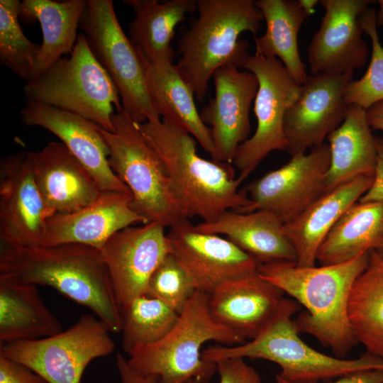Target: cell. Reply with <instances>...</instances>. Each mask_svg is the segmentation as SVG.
I'll return each instance as SVG.
<instances>
[{
  "label": "cell",
  "instance_id": "6da1fadb",
  "mask_svg": "<svg viewBox=\"0 0 383 383\" xmlns=\"http://www.w3.org/2000/svg\"><path fill=\"white\" fill-rule=\"evenodd\" d=\"M0 274L51 287L89 308L111 333H120L121 311L101 250L81 244L22 246L1 241Z\"/></svg>",
  "mask_w": 383,
  "mask_h": 383
},
{
  "label": "cell",
  "instance_id": "7a4b0ae2",
  "mask_svg": "<svg viewBox=\"0 0 383 383\" xmlns=\"http://www.w3.org/2000/svg\"><path fill=\"white\" fill-rule=\"evenodd\" d=\"M142 135L160 158L170 190L187 219L214 220L228 210L244 213L250 205L243 182L231 164L209 160L197 154L195 138L184 128L162 118L137 123Z\"/></svg>",
  "mask_w": 383,
  "mask_h": 383
},
{
  "label": "cell",
  "instance_id": "3957f363",
  "mask_svg": "<svg viewBox=\"0 0 383 383\" xmlns=\"http://www.w3.org/2000/svg\"><path fill=\"white\" fill-rule=\"evenodd\" d=\"M369 252L318 267H300L292 262L262 264L258 273L305 307L294 320L299 333L313 336L335 356L345 358L357 344L348 318V303Z\"/></svg>",
  "mask_w": 383,
  "mask_h": 383
},
{
  "label": "cell",
  "instance_id": "277c9868",
  "mask_svg": "<svg viewBox=\"0 0 383 383\" xmlns=\"http://www.w3.org/2000/svg\"><path fill=\"white\" fill-rule=\"evenodd\" d=\"M198 16L178 40L175 65L199 101H203L213 73L226 65L239 68L250 55L244 32L254 38L263 16L252 0H197Z\"/></svg>",
  "mask_w": 383,
  "mask_h": 383
},
{
  "label": "cell",
  "instance_id": "5b68a950",
  "mask_svg": "<svg viewBox=\"0 0 383 383\" xmlns=\"http://www.w3.org/2000/svg\"><path fill=\"white\" fill-rule=\"evenodd\" d=\"M299 304L289 299L275 318L255 338L235 345L205 349L202 358L209 362L232 358L263 359L278 365L282 378L291 383H318L357 372L382 370L383 359L369 353L355 359L323 354L305 343L299 335L292 316Z\"/></svg>",
  "mask_w": 383,
  "mask_h": 383
},
{
  "label": "cell",
  "instance_id": "8992f818",
  "mask_svg": "<svg viewBox=\"0 0 383 383\" xmlns=\"http://www.w3.org/2000/svg\"><path fill=\"white\" fill-rule=\"evenodd\" d=\"M211 340L226 345L245 342L213 320L209 311V295L196 290L168 334L156 343L129 354L128 363L138 374L154 377L156 383L210 379L216 372V364L203 360L201 348Z\"/></svg>",
  "mask_w": 383,
  "mask_h": 383
},
{
  "label": "cell",
  "instance_id": "52a82bcc",
  "mask_svg": "<svg viewBox=\"0 0 383 383\" xmlns=\"http://www.w3.org/2000/svg\"><path fill=\"white\" fill-rule=\"evenodd\" d=\"M28 101L80 116L113 132L112 116L122 111L118 91L90 50L84 33L77 35L69 57H61L44 73L26 83Z\"/></svg>",
  "mask_w": 383,
  "mask_h": 383
},
{
  "label": "cell",
  "instance_id": "ba28073f",
  "mask_svg": "<svg viewBox=\"0 0 383 383\" xmlns=\"http://www.w3.org/2000/svg\"><path fill=\"white\" fill-rule=\"evenodd\" d=\"M113 132L98 126L109 148V166L128 187L134 209L148 223L173 227L187 219L172 196L162 162L122 109L112 116Z\"/></svg>",
  "mask_w": 383,
  "mask_h": 383
},
{
  "label": "cell",
  "instance_id": "9c48e42d",
  "mask_svg": "<svg viewBox=\"0 0 383 383\" xmlns=\"http://www.w3.org/2000/svg\"><path fill=\"white\" fill-rule=\"evenodd\" d=\"M79 27L114 82L123 111L136 123L160 119L148 91L143 60L117 18L111 0H87Z\"/></svg>",
  "mask_w": 383,
  "mask_h": 383
},
{
  "label": "cell",
  "instance_id": "30bf717a",
  "mask_svg": "<svg viewBox=\"0 0 383 383\" xmlns=\"http://www.w3.org/2000/svg\"><path fill=\"white\" fill-rule=\"evenodd\" d=\"M110 333L95 315L85 314L56 335L0 345V355L26 365L48 383H80L93 360L113 352Z\"/></svg>",
  "mask_w": 383,
  "mask_h": 383
},
{
  "label": "cell",
  "instance_id": "8fae6325",
  "mask_svg": "<svg viewBox=\"0 0 383 383\" xmlns=\"http://www.w3.org/2000/svg\"><path fill=\"white\" fill-rule=\"evenodd\" d=\"M243 68L255 75L259 86L254 103L255 132L238 148L233 160L239 170L238 177L242 181L271 152L286 151L284 116L301 89L277 58H267L255 52L248 56Z\"/></svg>",
  "mask_w": 383,
  "mask_h": 383
},
{
  "label": "cell",
  "instance_id": "7c38bea8",
  "mask_svg": "<svg viewBox=\"0 0 383 383\" xmlns=\"http://www.w3.org/2000/svg\"><path fill=\"white\" fill-rule=\"evenodd\" d=\"M291 157L283 166L247 186L245 191L251 203L244 213L267 210L286 223L326 192L331 160L328 145L323 143L308 153Z\"/></svg>",
  "mask_w": 383,
  "mask_h": 383
},
{
  "label": "cell",
  "instance_id": "4fadbf2b",
  "mask_svg": "<svg viewBox=\"0 0 383 383\" xmlns=\"http://www.w3.org/2000/svg\"><path fill=\"white\" fill-rule=\"evenodd\" d=\"M353 77V72L308 76L284 116L286 151L291 156L321 145L341 125L350 106L344 100V91Z\"/></svg>",
  "mask_w": 383,
  "mask_h": 383
},
{
  "label": "cell",
  "instance_id": "5bb4252c",
  "mask_svg": "<svg viewBox=\"0 0 383 383\" xmlns=\"http://www.w3.org/2000/svg\"><path fill=\"white\" fill-rule=\"evenodd\" d=\"M170 253L208 295L221 284L258 270L259 263L226 238L198 231L189 219L170 228Z\"/></svg>",
  "mask_w": 383,
  "mask_h": 383
},
{
  "label": "cell",
  "instance_id": "9a60e30c",
  "mask_svg": "<svg viewBox=\"0 0 383 383\" xmlns=\"http://www.w3.org/2000/svg\"><path fill=\"white\" fill-rule=\"evenodd\" d=\"M165 228L156 222L129 226L113 235L101 249L121 311L148 293L152 273L170 252Z\"/></svg>",
  "mask_w": 383,
  "mask_h": 383
},
{
  "label": "cell",
  "instance_id": "2e32d148",
  "mask_svg": "<svg viewBox=\"0 0 383 383\" xmlns=\"http://www.w3.org/2000/svg\"><path fill=\"white\" fill-rule=\"evenodd\" d=\"M55 213L36 185L28 152L0 162L1 241L22 246L42 245L47 221Z\"/></svg>",
  "mask_w": 383,
  "mask_h": 383
},
{
  "label": "cell",
  "instance_id": "e0dca14e",
  "mask_svg": "<svg viewBox=\"0 0 383 383\" xmlns=\"http://www.w3.org/2000/svg\"><path fill=\"white\" fill-rule=\"evenodd\" d=\"M325 13L307 49L311 74H340L366 63L369 50L362 38L361 16L369 0H321Z\"/></svg>",
  "mask_w": 383,
  "mask_h": 383
},
{
  "label": "cell",
  "instance_id": "ac0fdd59",
  "mask_svg": "<svg viewBox=\"0 0 383 383\" xmlns=\"http://www.w3.org/2000/svg\"><path fill=\"white\" fill-rule=\"evenodd\" d=\"M212 79L215 96L199 114L210 128L216 161L230 164L238 148L249 138L250 111L259 84L254 74L232 65L218 68Z\"/></svg>",
  "mask_w": 383,
  "mask_h": 383
},
{
  "label": "cell",
  "instance_id": "d6986e66",
  "mask_svg": "<svg viewBox=\"0 0 383 383\" xmlns=\"http://www.w3.org/2000/svg\"><path fill=\"white\" fill-rule=\"evenodd\" d=\"M257 272L228 281L209 294L213 320L244 340L257 336L281 312L289 299Z\"/></svg>",
  "mask_w": 383,
  "mask_h": 383
},
{
  "label": "cell",
  "instance_id": "ffe728a7",
  "mask_svg": "<svg viewBox=\"0 0 383 383\" xmlns=\"http://www.w3.org/2000/svg\"><path fill=\"white\" fill-rule=\"evenodd\" d=\"M21 116L25 124L43 128L56 135L88 170L102 192L131 194L109 166V148L96 124L77 114L30 101L21 109Z\"/></svg>",
  "mask_w": 383,
  "mask_h": 383
},
{
  "label": "cell",
  "instance_id": "44dd1931",
  "mask_svg": "<svg viewBox=\"0 0 383 383\" xmlns=\"http://www.w3.org/2000/svg\"><path fill=\"white\" fill-rule=\"evenodd\" d=\"M148 223L134 209L131 194L101 192L85 207L70 213H55L49 218L40 246L74 243L101 250L118 231Z\"/></svg>",
  "mask_w": 383,
  "mask_h": 383
},
{
  "label": "cell",
  "instance_id": "7402d4cb",
  "mask_svg": "<svg viewBox=\"0 0 383 383\" xmlns=\"http://www.w3.org/2000/svg\"><path fill=\"white\" fill-rule=\"evenodd\" d=\"M28 155L36 185L54 213L78 211L101 194L93 177L62 143L51 141Z\"/></svg>",
  "mask_w": 383,
  "mask_h": 383
},
{
  "label": "cell",
  "instance_id": "603a6c76",
  "mask_svg": "<svg viewBox=\"0 0 383 383\" xmlns=\"http://www.w3.org/2000/svg\"><path fill=\"white\" fill-rule=\"evenodd\" d=\"M195 228L204 233L226 236L259 265L296 262L295 250L284 231V223L267 210L241 213L228 210L214 220Z\"/></svg>",
  "mask_w": 383,
  "mask_h": 383
},
{
  "label": "cell",
  "instance_id": "cb8c5ba5",
  "mask_svg": "<svg viewBox=\"0 0 383 383\" xmlns=\"http://www.w3.org/2000/svg\"><path fill=\"white\" fill-rule=\"evenodd\" d=\"M373 177H358L325 192L284 223V231L295 250L298 266L316 265L317 252L323 240L344 212L370 189Z\"/></svg>",
  "mask_w": 383,
  "mask_h": 383
},
{
  "label": "cell",
  "instance_id": "d4e9b609",
  "mask_svg": "<svg viewBox=\"0 0 383 383\" xmlns=\"http://www.w3.org/2000/svg\"><path fill=\"white\" fill-rule=\"evenodd\" d=\"M62 331L37 286L0 274V345L40 339Z\"/></svg>",
  "mask_w": 383,
  "mask_h": 383
},
{
  "label": "cell",
  "instance_id": "484cf974",
  "mask_svg": "<svg viewBox=\"0 0 383 383\" xmlns=\"http://www.w3.org/2000/svg\"><path fill=\"white\" fill-rule=\"evenodd\" d=\"M139 55L150 97L160 116L187 130L216 161L210 128L203 123L195 105L194 94L175 65L171 61L150 62Z\"/></svg>",
  "mask_w": 383,
  "mask_h": 383
},
{
  "label": "cell",
  "instance_id": "4316f807",
  "mask_svg": "<svg viewBox=\"0 0 383 383\" xmlns=\"http://www.w3.org/2000/svg\"><path fill=\"white\" fill-rule=\"evenodd\" d=\"M331 152L326 192L361 176H374L377 152L367 110L350 105L340 126L327 137Z\"/></svg>",
  "mask_w": 383,
  "mask_h": 383
},
{
  "label": "cell",
  "instance_id": "83f0119b",
  "mask_svg": "<svg viewBox=\"0 0 383 383\" xmlns=\"http://www.w3.org/2000/svg\"><path fill=\"white\" fill-rule=\"evenodd\" d=\"M135 16L129 24L130 40L150 62L173 60L170 43L177 26L197 11V0H125Z\"/></svg>",
  "mask_w": 383,
  "mask_h": 383
},
{
  "label": "cell",
  "instance_id": "f1b7e54d",
  "mask_svg": "<svg viewBox=\"0 0 383 383\" xmlns=\"http://www.w3.org/2000/svg\"><path fill=\"white\" fill-rule=\"evenodd\" d=\"M383 245V201L350 206L321 244L316 261L331 265L377 250Z\"/></svg>",
  "mask_w": 383,
  "mask_h": 383
},
{
  "label": "cell",
  "instance_id": "f546056e",
  "mask_svg": "<svg viewBox=\"0 0 383 383\" xmlns=\"http://www.w3.org/2000/svg\"><path fill=\"white\" fill-rule=\"evenodd\" d=\"M255 5L266 23L265 33L255 38L256 52L279 59L294 81L301 86L309 75L299 55L297 36L311 13L300 0H257Z\"/></svg>",
  "mask_w": 383,
  "mask_h": 383
},
{
  "label": "cell",
  "instance_id": "4dcf8cb0",
  "mask_svg": "<svg viewBox=\"0 0 383 383\" xmlns=\"http://www.w3.org/2000/svg\"><path fill=\"white\" fill-rule=\"evenodd\" d=\"M86 3L87 0H23L21 2L19 18L28 23L38 21L43 33L35 79L62 55L72 52Z\"/></svg>",
  "mask_w": 383,
  "mask_h": 383
},
{
  "label": "cell",
  "instance_id": "1f68e13d",
  "mask_svg": "<svg viewBox=\"0 0 383 383\" xmlns=\"http://www.w3.org/2000/svg\"><path fill=\"white\" fill-rule=\"evenodd\" d=\"M348 318L357 343L383 359V255L376 250L353 284Z\"/></svg>",
  "mask_w": 383,
  "mask_h": 383
},
{
  "label": "cell",
  "instance_id": "d6a6232c",
  "mask_svg": "<svg viewBox=\"0 0 383 383\" xmlns=\"http://www.w3.org/2000/svg\"><path fill=\"white\" fill-rule=\"evenodd\" d=\"M179 315L149 294L136 297L121 310L123 351L129 355L160 341L175 326Z\"/></svg>",
  "mask_w": 383,
  "mask_h": 383
},
{
  "label": "cell",
  "instance_id": "836d02e7",
  "mask_svg": "<svg viewBox=\"0 0 383 383\" xmlns=\"http://www.w3.org/2000/svg\"><path fill=\"white\" fill-rule=\"evenodd\" d=\"M20 5L18 0L0 1V62L27 83L35 79L40 45L23 34L19 24Z\"/></svg>",
  "mask_w": 383,
  "mask_h": 383
},
{
  "label": "cell",
  "instance_id": "e575fe53",
  "mask_svg": "<svg viewBox=\"0 0 383 383\" xmlns=\"http://www.w3.org/2000/svg\"><path fill=\"white\" fill-rule=\"evenodd\" d=\"M360 21L364 33L371 39V60L362 77L348 83L344 91V100L348 105L367 110L383 101V47L377 33L376 11L367 9L362 14Z\"/></svg>",
  "mask_w": 383,
  "mask_h": 383
},
{
  "label": "cell",
  "instance_id": "d590c367",
  "mask_svg": "<svg viewBox=\"0 0 383 383\" xmlns=\"http://www.w3.org/2000/svg\"><path fill=\"white\" fill-rule=\"evenodd\" d=\"M196 289L184 267L170 252L152 273L148 293L180 313Z\"/></svg>",
  "mask_w": 383,
  "mask_h": 383
},
{
  "label": "cell",
  "instance_id": "8d00e7d4",
  "mask_svg": "<svg viewBox=\"0 0 383 383\" xmlns=\"http://www.w3.org/2000/svg\"><path fill=\"white\" fill-rule=\"evenodd\" d=\"M218 383H262L259 373L244 358L232 357L217 362Z\"/></svg>",
  "mask_w": 383,
  "mask_h": 383
},
{
  "label": "cell",
  "instance_id": "74e56055",
  "mask_svg": "<svg viewBox=\"0 0 383 383\" xmlns=\"http://www.w3.org/2000/svg\"><path fill=\"white\" fill-rule=\"evenodd\" d=\"M0 383H48L26 365L0 355Z\"/></svg>",
  "mask_w": 383,
  "mask_h": 383
},
{
  "label": "cell",
  "instance_id": "f35d334b",
  "mask_svg": "<svg viewBox=\"0 0 383 383\" xmlns=\"http://www.w3.org/2000/svg\"><path fill=\"white\" fill-rule=\"evenodd\" d=\"M377 160L373 177V182L367 191L359 199L360 202L383 201V138L375 137Z\"/></svg>",
  "mask_w": 383,
  "mask_h": 383
},
{
  "label": "cell",
  "instance_id": "ab89813d",
  "mask_svg": "<svg viewBox=\"0 0 383 383\" xmlns=\"http://www.w3.org/2000/svg\"><path fill=\"white\" fill-rule=\"evenodd\" d=\"M116 364L121 383H156L154 377H143L135 372L128 365L127 359L119 353L116 355ZM191 383H210V379H195Z\"/></svg>",
  "mask_w": 383,
  "mask_h": 383
},
{
  "label": "cell",
  "instance_id": "60d3db41",
  "mask_svg": "<svg viewBox=\"0 0 383 383\" xmlns=\"http://www.w3.org/2000/svg\"><path fill=\"white\" fill-rule=\"evenodd\" d=\"M276 383H291L278 374L275 377ZM329 383H383V370H371L357 372L338 378L337 380Z\"/></svg>",
  "mask_w": 383,
  "mask_h": 383
},
{
  "label": "cell",
  "instance_id": "b9f144b4",
  "mask_svg": "<svg viewBox=\"0 0 383 383\" xmlns=\"http://www.w3.org/2000/svg\"><path fill=\"white\" fill-rule=\"evenodd\" d=\"M367 118L371 128L383 131V101L372 105L367 110Z\"/></svg>",
  "mask_w": 383,
  "mask_h": 383
},
{
  "label": "cell",
  "instance_id": "7bdbcfd3",
  "mask_svg": "<svg viewBox=\"0 0 383 383\" xmlns=\"http://www.w3.org/2000/svg\"><path fill=\"white\" fill-rule=\"evenodd\" d=\"M379 6V11L377 15V26L383 25V0L378 1Z\"/></svg>",
  "mask_w": 383,
  "mask_h": 383
},
{
  "label": "cell",
  "instance_id": "ee69618b",
  "mask_svg": "<svg viewBox=\"0 0 383 383\" xmlns=\"http://www.w3.org/2000/svg\"><path fill=\"white\" fill-rule=\"evenodd\" d=\"M376 251H377L379 254H381L382 255H383V245H382L381 248H379L378 250H377Z\"/></svg>",
  "mask_w": 383,
  "mask_h": 383
}]
</instances>
